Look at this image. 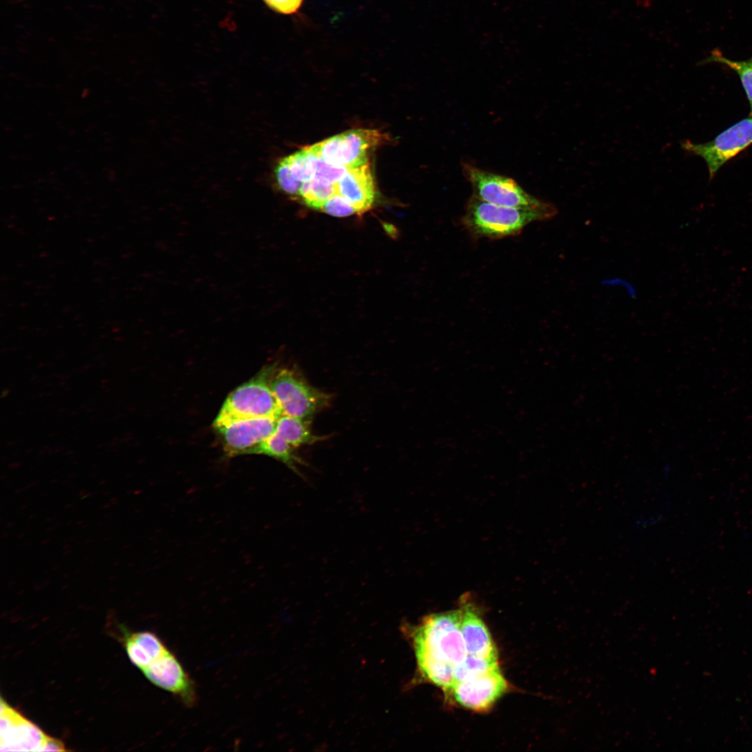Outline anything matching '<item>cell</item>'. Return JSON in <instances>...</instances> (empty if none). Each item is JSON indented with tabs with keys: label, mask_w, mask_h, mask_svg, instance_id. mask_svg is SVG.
<instances>
[{
	"label": "cell",
	"mask_w": 752,
	"mask_h": 752,
	"mask_svg": "<svg viewBox=\"0 0 752 752\" xmlns=\"http://www.w3.org/2000/svg\"><path fill=\"white\" fill-rule=\"evenodd\" d=\"M556 215L494 205L472 195L466 205L462 224L474 239L499 240L518 235L531 223L548 221Z\"/></svg>",
	"instance_id": "6da1fadb"
},
{
	"label": "cell",
	"mask_w": 752,
	"mask_h": 752,
	"mask_svg": "<svg viewBox=\"0 0 752 752\" xmlns=\"http://www.w3.org/2000/svg\"><path fill=\"white\" fill-rule=\"evenodd\" d=\"M461 615L459 608L425 617L412 630L414 650L426 651L455 666L467 655L460 628Z\"/></svg>",
	"instance_id": "7a4b0ae2"
},
{
	"label": "cell",
	"mask_w": 752,
	"mask_h": 752,
	"mask_svg": "<svg viewBox=\"0 0 752 752\" xmlns=\"http://www.w3.org/2000/svg\"><path fill=\"white\" fill-rule=\"evenodd\" d=\"M276 366L264 368L258 374L231 392L226 399L213 427L244 418L274 417L283 412L270 386Z\"/></svg>",
	"instance_id": "3957f363"
},
{
	"label": "cell",
	"mask_w": 752,
	"mask_h": 752,
	"mask_svg": "<svg viewBox=\"0 0 752 752\" xmlns=\"http://www.w3.org/2000/svg\"><path fill=\"white\" fill-rule=\"evenodd\" d=\"M462 169L472 187L473 195L483 201L500 206L558 214L556 205L527 193L510 178L483 170L468 162H462Z\"/></svg>",
	"instance_id": "277c9868"
},
{
	"label": "cell",
	"mask_w": 752,
	"mask_h": 752,
	"mask_svg": "<svg viewBox=\"0 0 752 752\" xmlns=\"http://www.w3.org/2000/svg\"><path fill=\"white\" fill-rule=\"evenodd\" d=\"M270 386L283 414L311 420L331 402L330 395L312 386L293 369L276 367Z\"/></svg>",
	"instance_id": "5b68a950"
},
{
	"label": "cell",
	"mask_w": 752,
	"mask_h": 752,
	"mask_svg": "<svg viewBox=\"0 0 752 752\" xmlns=\"http://www.w3.org/2000/svg\"><path fill=\"white\" fill-rule=\"evenodd\" d=\"M387 139L377 130L354 129L305 148L332 166L349 169L369 161L370 152Z\"/></svg>",
	"instance_id": "8992f818"
},
{
	"label": "cell",
	"mask_w": 752,
	"mask_h": 752,
	"mask_svg": "<svg viewBox=\"0 0 752 752\" xmlns=\"http://www.w3.org/2000/svg\"><path fill=\"white\" fill-rule=\"evenodd\" d=\"M751 143L752 116H750L729 127L712 141L695 143L686 140L680 144L687 152L705 160L712 179L724 164Z\"/></svg>",
	"instance_id": "52a82bcc"
},
{
	"label": "cell",
	"mask_w": 752,
	"mask_h": 752,
	"mask_svg": "<svg viewBox=\"0 0 752 752\" xmlns=\"http://www.w3.org/2000/svg\"><path fill=\"white\" fill-rule=\"evenodd\" d=\"M508 684L499 667L454 683L447 696L462 707L475 712L489 710L507 691Z\"/></svg>",
	"instance_id": "ba28073f"
},
{
	"label": "cell",
	"mask_w": 752,
	"mask_h": 752,
	"mask_svg": "<svg viewBox=\"0 0 752 752\" xmlns=\"http://www.w3.org/2000/svg\"><path fill=\"white\" fill-rule=\"evenodd\" d=\"M276 418H239L214 426L219 435L228 457L246 455L276 432Z\"/></svg>",
	"instance_id": "9c48e42d"
},
{
	"label": "cell",
	"mask_w": 752,
	"mask_h": 752,
	"mask_svg": "<svg viewBox=\"0 0 752 752\" xmlns=\"http://www.w3.org/2000/svg\"><path fill=\"white\" fill-rule=\"evenodd\" d=\"M142 671L152 684L178 697L184 704H195L197 694L194 682L169 650Z\"/></svg>",
	"instance_id": "30bf717a"
},
{
	"label": "cell",
	"mask_w": 752,
	"mask_h": 752,
	"mask_svg": "<svg viewBox=\"0 0 752 752\" xmlns=\"http://www.w3.org/2000/svg\"><path fill=\"white\" fill-rule=\"evenodd\" d=\"M47 736L1 698V751H41Z\"/></svg>",
	"instance_id": "8fae6325"
},
{
	"label": "cell",
	"mask_w": 752,
	"mask_h": 752,
	"mask_svg": "<svg viewBox=\"0 0 752 752\" xmlns=\"http://www.w3.org/2000/svg\"><path fill=\"white\" fill-rule=\"evenodd\" d=\"M460 628L467 654L498 660L496 645L477 606L469 593L460 600Z\"/></svg>",
	"instance_id": "7c38bea8"
},
{
	"label": "cell",
	"mask_w": 752,
	"mask_h": 752,
	"mask_svg": "<svg viewBox=\"0 0 752 752\" xmlns=\"http://www.w3.org/2000/svg\"><path fill=\"white\" fill-rule=\"evenodd\" d=\"M336 186L337 194L347 201L357 210L358 214L370 210L376 196L370 161L358 166L347 169Z\"/></svg>",
	"instance_id": "4fadbf2b"
},
{
	"label": "cell",
	"mask_w": 752,
	"mask_h": 752,
	"mask_svg": "<svg viewBox=\"0 0 752 752\" xmlns=\"http://www.w3.org/2000/svg\"><path fill=\"white\" fill-rule=\"evenodd\" d=\"M418 671L423 680L441 688L446 695L455 683V666L444 659L421 650H414Z\"/></svg>",
	"instance_id": "5bb4252c"
},
{
	"label": "cell",
	"mask_w": 752,
	"mask_h": 752,
	"mask_svg": "<svg viewBox=\"0 0 752 752\" xmlns=\"http://www.w3.org/2000/svg\"><path fill=\"white\" fill-rule=\"evenodd\" d=\"M311 420L282 414L276 421V433L295 448L313 445L326 437L314 434L310 427Z\"/></svg>",
	"instance_id": "9a60e30c"
},
{
	"label": "cell",
	"mask_w": 752,
	"mask_h": 752,
	"mask_svg": "<svg viewBox=\"0 0 752 752\" xmlns=\"http://www.w3.org/2000/svg\"><path fill=\"white\" fill-rule=\"evenodd\" d=\"M295 448L275 432L268 439L251 449L247 454H261L274 458L285 464L297 475L302 476L297 467L298 465H306V464L295 453Z\"/></svg>",
	"instance_id": "2e32d148"
},
{
	"label": "cell",
	"mask_w": 752,
	"mask_h": 752,
	"mask_svg": "<svg viewBox=\"0 0 752 752\" xmlns=\"http://www.w3.org/2000/svg\"><path fill=\"white\" fill-rule=\"evenodd\" d=\"M336 194V184L316 176L303 182L299 191V196L304 203L315 210H320L322 205Z\"/></svg>",
	"instance_id": "e0dca14e"
},
{
	"label": "cell",
	"mask_w": 752,
	"mask_h": 752,
	"mask_svg": "<svg viewBox=\"0 0 752 752\" xmlns=\"http://www.w3.org/2000/svg\"><path fill=\"white\" fill-rule=\"evenodd\" d=\"M707 63L725 65L738 75L749 102L750 116H752V56L746 61H733L724 57L719 50L714 49L700 62L702 64Z\"/></svg>",
	"instance_id": "ac0fdd59"
},
{
	"label": "cell",
	"mask_w": 752,
	"mask_h": 752,
	"mask_svg": "<svg viewBox=\"0 0 752 752\" xmlns=\"http://www.w3.org/2000/svg\"><path fill=\"white\" fill-rule=\"evenodd\" d=\"M498 667V660L467 654L465 658L455 666V682L479 676Z\"/></svg>",
	"instance_id": "d6986e66"
},
{
	"label": "cell",
	"mask_w": 752,
	"mask_h": 752,
	"mask_svg": "<svg viewBox=\"0 0 752 752\" xmlns=\"http://www.w3.org/2000/svg\"><path fill=\"white\" fill-rule=\"evenodd\" d=\"M293 178L303 183L315 175V156L306 148L283 157Z\"/></svg>",
	"instance_id": "ffe728a7"
},
{
	"label": "cell",
	"mask_w": 752,
	"mask_h": 752,
	"mask_svg": "<svg viewBox=\"0 0 752 752\" xmlns=\"http://www.w3.org/2000/svg\"><path fill=\"white\" fill-rule=\"evenodd\" d=\"M129 636L140 644L150 655L153 661L169 650L164 643L151 632H138L129 634Z\"/></svg>",
	"instance_id": "44dd1931"
},
{
	"label": "cell",
	"mask_w": 752,
	"mask_h": 752,
	"mask_svg": "<svg viewBox=\"0 0 752 752\" xmlns=\"http://www.w3.org/2000/svg\"><path fill=\"white\" fill-rule=\"evenodd\" d=\"M274 174L276 183L280 189L290 196H299L302 183L293 178L283 158L276 166Z\"/></svg>",
	"instance_id": "7402d4cb"
},
{
	"label": "cell",
	"mask_w": 752,
	"mask_h": 752,
	"mask_svg": "<svg viewBox=\"0 0 752 752\" xmlns=\"http://www.w3.org/2000/svg\"><path fill=\"white\" fill-rule=\"evenodd\" d=\"M319 210L336 217H346L358 214L357 210L338 194L327 200Z\"/></svg>",
	"instance_id": "603a6c76"
},
{
	"label": "cell",
	"mask_w": 752,
	"mask_h": 752,
	"mask_svg": "<svg viewBox=\"0 0 752 752\" xmlns=\"http://www.w3.org/2000/svg\"><path fill=\"white\" fill-rule=\"evenodd\" d=\"M125 647L130 661L141 671L147 668L153 661V659L146 650L129 636L125 640Z\"/></svg>",
	"instance_id": "cb8c5ba5"
},
{
	"label": "cell",
	"mask_w": 752,
	"mask_h": 752,
	"mask_svg": "<svg viewBox=\"0 0 752 752\" xmlns=\"http://www.w3.org/2000/svg\"><path fill=\"white\" fill-rule=\"evenodd\" d=\"M346 170L345 168L332 166L315 156L314 176L326 179L334 184H336Z\"/></svg>",
	"instance_id": "d4e9b609"
},
{
	"label": "cell",
	"mask_w": 752,
	"mask_h": 752,
	"mask_svg": "<svg viewBox=\"0 0 752 752\" xmlns=\"http://www.w3.org/2000/svg\"><path fill=\"white\" fill-rule=\"evenodd\" d=\"M265 4L274 11L283 14L292 15L297 13L301 8L304 0H263Z\"/></svg>",
	"instance_id": "484cf974"
},
{
	"label": "cell",
	"mask_w": 752,
	"mask_h": 752,
	"mask_svg": "<svg viewBox=\"0 0 752 752\" xmlns=\"http://www.w3.org/2000/svg\"><path fill=\"white\" fill-rule=\"evenodd\" d=\"M66 749L63 743L56 738L47 736L41 751H65Z\"/></svg>",
	"instance_id": "4316f807"
}]
</instances>
